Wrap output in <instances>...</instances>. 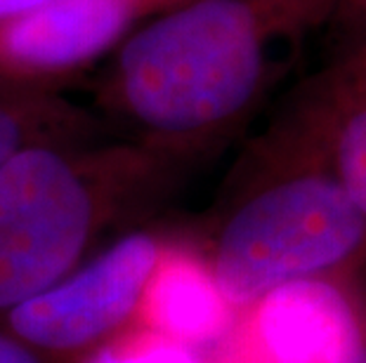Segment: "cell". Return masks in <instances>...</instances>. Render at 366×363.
<instances>
[{
    "label": "cell",
    "mask_w": 366,
    "mask_h": 363,
    "mask_svg": "<svg viewBox=\"0 0 366 363\" xmlns=\"http://www.w3.org/2000/svg\"><path fill=\"white\" fill-rule=\"evenodd\" d=\"M331 0H187L132 29L114 50L102 102L132 142L173 158L237 128L286 50L324 19Z\"/></svg>",
    "instance_id": "6da1fadb"
},
{
    "label": "cell",
    "mask_w": 366,
    "mask_h": 363,
    "mask_svg": "<svg viewBox=\"0 0 366 363\" xmlns=\"http://www.w3.org/2000/svg\"><path fill=\"white\" fill-rule=\"evenodd\" d=\"M175 160L132 140L12 153L0 165V314L79 267L109 227L166 189Z\"/></svg>",
    "instance_id": "7a4b0ae2"
},
{
    "label": "cell",
    "mask_w": 366,
    "mask_h": 363,
    "mask_svg": "<svg viewBox=\"0 0 366 363\" xmlns=\"http://www.w3.org/2000/svg\"><path fill=\"white\" fill-rule=\"evenodd\" d=\"M215 281L237 312L286 283L338 276L366 255V218L305 135L232 205L210 243Z\"/></svg>",
    "instance_id": "3957f363"
},
{
    "label": "cell",
    "mask_w": 366,
    "mask_h": 363,
    "mask_svg": "<svg viewBox=\"0 0 366 363\" xmlns=\"http://www.w3.org/2000/svg\"><path fill=\"white\" fill-rule=\"evenodd\" d=\"M166 236L123 234L64 279L12 307L3 330L52 363H76L132 326Z\"/></svg>",
    "instance_id": "277c9868"
},
{
    "label": "cell",
    "mask_w": 366,
    "mask_h": 363,
    "mask_svg": "<svg viewBox=\"0 0 366 363\" xmlns=\"http://www.w3.org/2000/svg\"><path fill=\"white\" fill-rule=\"evenodd\" d=\"M163 10L161 0H45L0 21V97L52 92Z\"/></svg>",
    "instance_id": "5b68a950"
},
{
    "label": "cell",
    "mask_w": 366,
    "mask_h": 363,
    "mask_svg": "<svg viewBox=\"0 0 366 363\" xmlns=\"http://www.w3.org/2000/svg\"><path fill=\"white\" fill-rule=\"evenodd\" d=\"M229 363H366V319L340 276L286 283L239 314Z\"/></svg>",
    "instance_id": "8992f818"
},
{
    "label": "cell",
    "mask_w": 366,
    "mask_h": 363,
    "mask_svg": "<svg viewBox=\"0 0 366 363\" xmlns=\"http://www.w3.org/2000/svg\"><path fill=\"white\" fill-rule=\"evenodd\" d=\"M239 314L217 285L208 255L166 236L132 326L215 352L229 342Z\"/></svg>",
    "instance_id": "52a82bcc"
},
{
    "label": "cell",
    "mask_w": 366,
    "mask_h": 363,
    "mask_svg": "<svg viewBox=\"0 0 366 363\" xmlns=\"http://www.w3.org/2000/svg\"><path fill=\"white\" fill-rule=\"evenodd\" d=\"M95 118L54 92L0 97V165L38 142H83L95 135Z\"/></svg>",
    "instance_id": "ba28073f"
},
{
    "label": "cell",
    "mask_w": 366,
    "mask_h": 363,
    "mask_svg": "<svg viewBox=\"0 0 366 363\" xmlns=\"http://www.w3.org/2000/svg\"><path fill=\"white\" fill-rule=\"evenodd\" d=\"M76 363H229L224 352L194 349L152 330L130 326Z\"/></svg>",
    "instance_id": "9c48e42d"
},
{
    "label": "cell",
    "mask_w": 366,
    "mask_h": 363,
    "mask_svg": "<svg viewBox=\"0 0 366 363\" xmlns=\"http://www.w3.org/2000/svg\"><path fill=\"white\" fill-rule=\"evenodd\" d=\"M0 363H52V361H48L43 354H38L29 344L21 342V339L0 328Z\"/></svg>",
    "instance_id": "30bf717a"
},
{
    "label": "cell",
    "mask_w": 366,
    "mask_h": 363,
    "mask_svg": "<svg viewBox=\"0 0 366 363\" xmlns=\"http://www.w3.org/2000/svg\"><path fill=\"white\" fill-rule=\"evenodd\" d=\"M41 3H45V0H0V21L14 17V14L26 12Z\"/></svg>",
    "instance_id": "8fae6325"
},
{
    "label": "cell",
    "mask_w": 366,
    "mask_h": 363,
    "mask_svg": "<svg viewBox=\"0 0 366 363\" xmlns=\"http://www.w3.org/2000/svg\"><path fill=\"white\" fill-rule=\"evenodd\" d=\"M180 3H187V0H161V5L166 7V10H168V7H175V5H180Z\"/></svg>",
    "instance_id": "7c38bea8"
}]
</instances>
